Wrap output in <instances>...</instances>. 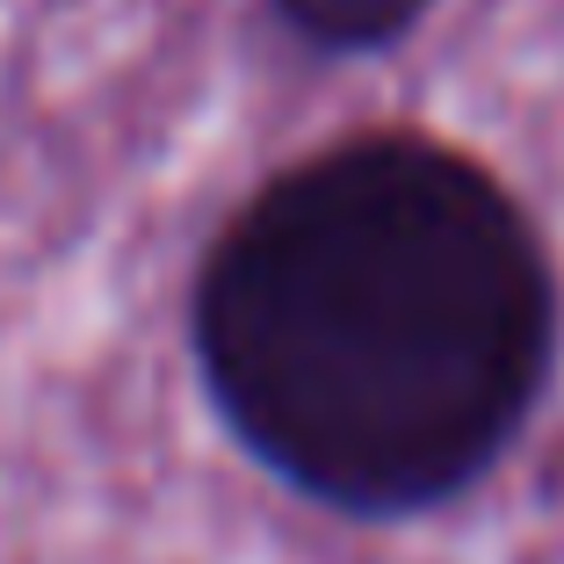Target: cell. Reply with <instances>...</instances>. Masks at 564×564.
Here are the masks:
<instances>
[{
	"mask_svg": "<svg viewBox=\"0 0 564 564\" xmlns=\"http://www.w3.org/2000/svg\"><path fill=\"white\" fill-rule=\"evenodd\" d=\"M268 22L312 58H383L413 44L442 0H261Z\"/></svg>",
	"mask_w": 564,
	"mask_h": 564,
	"instance_id": "cell-2",
	"label": "cell"
},
{
	"mask_svg": "<svg viewBox=\"0 0 564 564\" xmlns=\"http://www.w3.org/2000/svg\"><path fill=\"white\" fill-rule=\"evenodd\" d=\"M188 369L225 442L355 529L478 499L564 369V268L485 152L377 123L282 160L203 239Z\"/></svg>",
	"mask_w": 564,
	"mask_h": 564,
	"instance_id": "cell-1",
	"label": "cell"
}]
</instances>
